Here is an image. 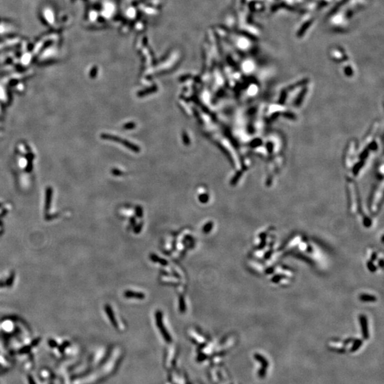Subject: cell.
I'll return each instance as SVG.
<instances>
[{
    "label": "cell",
    "mask_w": 384,
    "mask_h": 384,
    "mask_svg": "<svg viewBox=\"0 0 384 384\" xmlns=\"http://www.w3.org/2000/svg\"><path fill=\"white\" fill-rule=\"evenodd\" d=\"M359 321H360V324H361V326L362 328V332H363V334H364V338L368 339V325H367V319L366 317L364 315H360L359 316Z\"/></svg>",
    "instance_id": "cell-3"
},
{
    "label": "cell",
    "mask_w": 384,
    "mask_h": 384,
    "mask_svg": "<svg viewBox=\"0 0 384 384\" xmlns=\"http://www.w3.org/2000/svg\"><path fill=\"white\" fill-rule=\"evenodd\" d=\"M360 299L364 302H374L376 300V298L373 295L363 294L360 295Z\"/></svg>",
    "instance_id": "cell-4"
},
{
    "label": "cell",
    "mask_w": 384,
    "mask_h": 384,
    "mask_svg": "<svg viewBox=\"0 0 384 384\" xmlns=\"http://www.w3.org/2000/svg\"><path fill=\"white\" fill-rule=\"evenodd\" d=\"M368 269L370 270L371 271H372V272H374V271H375V270H376V268H375V265H373L372 263H371V262L368 263Z\"/></svg>",
    "instance_id": "cell-5"
},
{
    "label": "cell",
    "mask_w": 384,
    "mask_h": 384,
    "mask_svg": "<svg viewBox=\"0 0 384 384\" xmlns=\"http://www.w3.org/2000/svg\"><path fill=\"white\" fill-rule=\"evenodd\" d=\"M12 367V363L9 356H6L5 354L0 352V384L3 381L6 375L9 373Z\"/></svg>",
    "instance_id": "cell-2"
},
{
    "label": "cell",
    "mask_w": 384,
    "mask_h": 384,
    "mask_svg": "<svg viewBox=\"0 0 384 384\" xmlns=\"http://www.w3.org/2000/svg\"><path fill=\"white\" fill-rule=\"evenodd\" d=\"M24 384H63L58 371L48 367L33 368L25 371Z\"/></svg>",
    "instance_id": "cell-1"
}]
</instances>
